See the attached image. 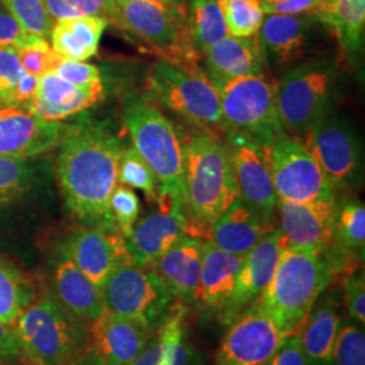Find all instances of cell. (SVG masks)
<instances>
[{
	"instance_id": "6da1fadb",
	"label": "cell",
	"mask_w": 365,
	"mask_h": 365,
	"mask_svg": "<svg viewBox=\"0 0 365 365\" xmlns=\"http://www.w3.org/2000/svg\"><path fill=\"white\" fill-rule=\"evenodd\" d=\"M57 146V180L69 212L83 227L118 230L110 197L119 184V137L105 123L84 120L63 129Z\"/></svg>"
},
{
	"instance_id": "7a4b0ae2",
	"label": "cell",
	"mask_w": 365,
	"mask_h": 365,
	"mask_svg": "<svg viewBox=\"0 0 365 365\" xmlns=\"http://www.w3.org/2000/svg\"><path fill=\"white\" fill-rule=\"evenodd\" d=\"M184 145L187 235L209 241L211 226L238 199L229 148L220 135L194 131Z\"/></svg>"
},
{
	"instance_id": "3957f363",
	"label": "cell",
	"mask_w": 365,
	"mask_h": 365,
	"mask_svg": "<svg viewBox=\"0 0 365 365\" xmlns=\"http://www.w3.org/2000/svg\"><path fill=\"white\" fill-rule=\"evenodd\" d=\"M333 282L334 274L324 252L284 249L274 279L257 302L289 337L299 334L314 304Z\"/></svg>"
},
{
	"instance_id": "277c9868",
	"label": "cell",
	"mask_w": 365,
	"mask_h": 365,
	"mask_svg": "<svg viewBox=\"0 0 365 365\" xmlns=\"http://www.w3.org/2000/svg\"><path fill=\"white\" fill-rule=\"evenodd\" d=\"M145 91L194 130L225 134L220 93L199 64L178 66L158 58L148 72Z\"/></svg>"
},
{
	"instance_id": "5b68a950",
	"label": "cell",
	"mask_w": 365,
	"mask_h": 365,
	"mask_svg": "<svg viewBox=\"0 0 365 365\" xmlns=\"http://www.w3.org/2000/svg\"><path fill=\"white\" fill-rule=\"evenodd\" d=\"M13 330L24 357L34 365H71L90 346L84 325L52 294H38Z\"/></svg>"
},
{
	"instance_id": "8992f818",
	"label": "cell",
	"mask_w": 365,
	"mask_h": 365,
	"mask_svg": "<svg viewBox=\"0 0 365 365\" xmlns=\"http://www.w3.org/2000/svg\"><path fill=\"white\" fill-rule=\"evenodd\" d=\"M122 119L133 148L155 172L158 190L184 202V145L170 118L146 93L134 92L125 101Z\"/></svg>"
},
{
	"instance_id": "52a82bcc",
	"label": "cell",
	"mask_w": 365,
	"mask_h": 365,
	"mask_svg": "<svg viewBox=\"0 0 365 365\" xmlns=\"http://www.w3.org/2000/svg\"><path fill=\"white\" fill-rule=\"evenodd\" d=\"M120 29L141 39L160 60L178 66H197L185 4L160 0H115Z\"/></svg>"
},
{
	"instance_id": "ba28073f",
	"label": "cell",
	"mask_w": 365,
	"mask_h": 365,
	"mask_svg": "<svg viewBox=\"0 0 365 365\" xmlns=\"http://www.w3.org/2000/svg\"><path fill=\"white\" fill-rule=\"evenodd\" d=\"M339 78L331 60H312L295 66L276 86V106L284 130L304 137L327 117Z\"/></svg>"
},
{
	"instance_id": "9c48e42d",
	"label": "cell",
	"mask_w": 365,
	"mask_h": 365,
	"mask_svg": "<svg viewBox=\"0 0 365 365\" xmlns=\"http://www.w3.org/2000/svg\"><path fill=\"white\" fill-rule=\"evenodd\" d=\"M215 88L225 135H241L264 148L286 131L277 113L276 86L264 75L235 78Z\"/></svg>"
},
{
	"instance_id": "30bf717a",
	"label": "cell",
	"mask_w": 365,
	"mask_h": 365,
	"mask_svg": "<svg viewBox=\"0 0 365 365\" xmlns=\"http://www.w3.org/2000/svg\"><path fill=\"white\" fill-rule=\"evenodd\" d=\"M108 310L155 334L172 306V295L150 268L122 262L102 287Z\"/></svg>"
},
{
	"instance_id": "8fae6325",
	"label": "cell",
	"mask_w": 365,
	"mask_h": 365,
	"mask_svg": "<svg viewBox=\"0 0 365 365\" xmlns=\"http://www.w3.org/2000/svg\"><path fill=\"white\" fill-rule=\"evenodd\" d=\"M262 150L277 200L295 203L336 200V191L302 140L284 131Z\"/></svg>"
},
{
	"instance_id": "7c38bea8",
	"label": "cell",
	"mask_w": 365,
	"mask_h": 365,
	"mask_svg": "<svg viewBox=\"0 0 365 365\" xmlns=\"http://www.w3.org/2000/svg\"><path fill=\"white\" fill-rule=\"evenodd\" d=\"M333 190H346L359 180L360 143L352 128L339 118H324L304 135V143Z\"/></svg>"
},
{
	"instance_id": "4fadbf2b",
	"label": "cell",
	"mask_w": 365,
	"mask_h": 365,
	"mask_svg": "<svg viewBox=\"0 0 365 365\" xmlns=\"http://www.w3.org/2000/svg\"><path fill=\"white\" fill-rule=\"evenodd\" d=\"M287 339L257 300L230 324L217 353V365H262Z\"/></svg>"
},
{
	"instance_id": "5bb4252c",
	"label": "cell",
	"mask_w": 365,
	"mask_h": 365,
	"mask_svg": "<svg viewBox=\"0 0 365 365\" xmlns=\"http://www.w3.org/2000/svg\"><path fill=\"white\" fill-rule=\"evenodd\" d=\"M286 249L325 252L334 240L337 199L309 203L277 202Z\"/></svg>"
},
{
	"instance_id": "9a60e30c",
	"label": "cell",
	"mask_w": 365,
	"mask_h": 365,
	"mask_svg": "<svg viewBox=\"0 0 365 365\" xmlns=\"http://www.w3.org/2000/svg\"><path fill=\"white\" fill-rule=\"evenodd\" d=\"M284 249V237L280 229L276 227L245 255L235 291L220 313L223 325L232 324L255 300L260 298L274 279L277 262Z\"/></svg>"
},
{
	"instance_id": "2e32d148",
	"label": "cell",
	"mask_w": 365,
	"mask_h": 365,
	"mask_svg": "<svg viewBox=\"0 0 365 365\" xmlns=\"http://www.w3.org/2000/svg\"><path fill=\"white\" fill-rule=\"evenodd\" d=\"M61 253L101 288L119 264L133 261L122 235L105 227H80L68 235Z\"/></svg>"
},
{
	"instance_id": "e0dca14e",
	"label": "cell",
	"mask_w": 365,
	"mask_h": 365,
	"mask_svg": "<svg viewBox=\"0 0 365 365\" xmlns=\"http://www.w3.org/2000/svg\"><path fill=\"white\" fill-rule=\"evenodd\" d=\"M226 144L233 164L238 197L257 212L274 218L279 200L262 148L245 137L232 134H226Z\"/></svg>"
},
{
	"instance_id": "ac0fdd59",
	"label": "cell",
	"mask_w": 365,
	"mask_h": 365,
	"mask_svg": "<svg viewBox=\"0 0 365 365\" xmlns=\"http://www.w3.org/2000/svg\"><path fill=\"white\" fill-rule=\"evenodd\" d=\"M63 129L25 108L0 107V156H42L58 145Z\"/></svg>"
},
{
	"instance_id": "d6986e66",
	"label": "cell",
	"mask_w": 365,
	"mask_h": 365,
	"mask_svg": "<svg viewBox=\"0 0 365 365\" xmlns=\"http://www.w3.org/2000/svg\"><path fill=\"white\" fill-rule=\"evenodd\" d=\"M188 220L182 209L156 211L135 222L130 235L125 238L131 260L141 267H150L168 249L187 235Z\"/></svg>"
},
{
	"instance_id": "ffe728a7",
	"label": "cell",
	"mask_w": 365,
	"mask_h": 365,
	"mask_svg": "<svg viewBox=\"0 0 365 365\" xmlns=\"http://www.w3.org/2000/svg\"><path fill=\"white\" fill-rule=\"evenodd\" d=\"M150 337L144 327L108 309L88 325L91 348L106 365H130Z\"/></svg>"
},
{
	"instance_id": "44dd1931",
	"label": "cell",
	"mask_w": 365,
	"mask_h": 365,
	"mask_svg": "<svg viewBox=\"0 0 365 365\" xmlns=\"http://www.w3.org/2000/svg\"><path fill=\"white\" fill-rule=\"evenodd\" d=\"M103 99V83L91 87H78L52 71L39 78L36 96L26 110L42 119L60 122L78 115Z\"/></svg>"
},
{
	"instance_id": "7402d4cb",
	"label": "cell",
	"mask_w": 365,
	"mask_h": 365,
	"mask_svg": "<svg viewBox=\"0 0 365 365\" xmlns=\"http://www.w3.org/2000/svg\"><path fill=\"white\" fill-rule=\"evenodd\" d=\"M315 18L306 15L265 14L256 36L264 58L277 64H291L303 58L312 39Z\"/></svg>"
},
{
	"instance_id": "603a6c76",
	"label": "cell",
	"mask_w": 365,
	"mask_h": 365,
	"mask_svg": "<svg viewBox=\"0 0 365 365\" xmlns=\"http://www.w3.org/2000/svg\"><path fill=\"white\" fill-rule=\"evenodd\" d=\"M205 241L185 235L158 257L150 267L172 298L179 302L194 299L199 284Z\"/></svg>"
},
{
	"instance_id": "cb8c5ba5",
	"label": "cell",
	"mask_w": 365,
	"mask_h": 365,
	"mask_svg": "<svg viewBox=\"0 0 365 365\" xmlns=\"http://www.w3.org/2000/svg\"><path fill=\"white\" fill-rule=\"evenodd\" d=\"M200 61L215 87L235 78L264 75V57L256 37L237 38L227 34L212 43Z\"/></svg>"
},
{
	"instance_id": "d4e9b609",
	"label": "cell",
	"mask_w": 365,
	"mask_h": 365,
	"mask_svg": "<svg viewBox=\"0 0 365 365\" xmlns=\"http://www.w3.org/2000/svg\"><path fill=\"white\" fill-rule=\"evenodd\" d=\"M53 287L56 299L83 325H90L107 309L102 288L63 253L53 268Z\"/></svg>"
},
{
	"instance_id": "484cf974",
	"label": "cell",
	"mask_w": 365,
	"mask_h": 365,
	"mask_svg": "<svg viewBox=\"0 0 365 365\" xmlns=\"http://www.w3.org/2000/svg\"><path fill=\"white\" fill-rule=\"evenodd\" d=\"M276 227L274 218L257 212L238 197L211 226L209 241L229 253L245 256Z\"/></svg>"
},
{
	"instance_id": "4316f807",
	"label": "cell",
	"mask_w": 365,
	"mask_h": 365,
	"mask_svg": "<svg viewBox=\"0 0 365 365\" xmlns=\"http://www.w3.org/2000/svg\"><path fill=\"white\" fill-rule=\"evenodd\" d=\"M244 257L205 241L199 284L192 299L197 306L221 313L235 291Z\"/></svg>"
},
{
	"instance_id": "83f0119b",
	"label": "cell",
	"mask_w": 365,
	"mask_h": 365,
	"mask_svg": "<svg viewBox=\"0 0 365 365\" xmlns=\"http://www.w3.org/2000/svg\"><path fill=\"white\" fill-rule=\"evenodd\" d=\"M108 21L98 16L57 19L53 24L49 42L61 58L87 61L96 56Z\"/></svg>"
},
{
	"instance_id": "f1b7e54d",
	"label": "cell",
	"mask_w": 365,
	"mask_h": 365,
	"mask_svg": "<svg viewBox=\"0 0 365 365\" xmlns=\"http://www.w3.org/2000/svg\"><path fill=\"white\" fill-rule=\"evenodd\" d=\"M341 325L339 306L330 297L314 304L299 331L300 344L310 365L330 364Z\"/></svg>"
},
{
	"instance_id": "f546056e",
	"label": "cell",
	"mask_w": 365,
	"mask_h": 365,
	"mask_svg": "<svg viewBox=\"0 0 365 365\" xmlns=\"http://www.w3.org/2000/svg\"><path fill=\"white\" fill-rule=\"evenodd\" d=\"M312 15L334 33L348 58H357L364 43L365 0H324Z\"/></svg>"
},
{
	"instance_id": "4dcf8cb0",
	"label": "cell",
	"mask_w": 365,
	"mask_h": 365,
	"mask_svg": "<svg viewBox=\"0 0 365 365\" xmlns=\"http://www.w3.org/2000/svg\"><path fill=\"white\" fill-rule=\"evenodd\" d=\"M39 157L0 156V214L22 205L37 190L45 170Z\"/></svg>"
},
{
	"instance_id": "1f68e13d",
	"label": "cell",
	"mask_w": 365,
	"mask_h": 365,
	"mask_svg": "<svg viewBox=\"0 0 365 365\" xmlns=\"http://www.w3.org/2000/svg\"><path fill=\"white\" fill-rule=\"evenodd\" d=\"M188 33L199 58L212 43L227 36L221 7L217 0H190L187 7Z\"/></svg>"
},
{
	"instance_id": "d6a6232c",
	"label": "cell",
	"mask_w": 365,
	"mask_h": 365,
	"mask_svg": "<svg viewBox=\"0 0 365 365\" xmlns=\"http://www.w3.org/2000/svg\"><path fill=\"white\" fill-rule=\"evenodd\" d=\"M37 295L34 283L26 274L0 257V319L13 327Z\"/></svg>"
},
{
	"instance_id": "836d02e7",
	"label": "cell",
	"mask_w": 365,
	"mask_h": 365,
	"mask_svg": "<svg viewBox=\"0 0 365 365\" xmlns=\"http://www.w3.org/2000/svg\"><path fill=\"white\" fill-rule=\"evenodd\" d=\"M354 256H364L365 207L359 200H348L339 205L336 215L334 240L331 242Z\"/></svg>"
},
{
	"instance_id": "e575fe53",
	"label": "cell",
	"mask_w": 365,
	"mask_h": 365,
	"mask_svg": "<svg viewBox=\"0 0 365 365\" xmlns=\"http://www.w3.org/2000/svg\"><path fill=\"white\" fill-rule=\"evenodd\" d=\"M227 34L237 38H253L257 36L265 11L260 0H217Z\"/></svg>"
},
{
	"instance_id": "d590c367",
	"label": "cell",
	"mask_w": 365,
	"mask_h": 365,
	"mask_svg": "<svg viewBox=\"0 0 365 365\" xmlns=\"http://www.w3.org/2000/svg\"><path fill=\"white\" fill-rule=\"evenodd\" d=\"M118 182L143 191L149 202L156 203L160 188L156 175L134 148L122 150L118 165Z\"/></svg>"
},
{
	"instance_id": "8d00e7d4",
	"label": "cell",
	"mask_w": 365,
	"mask_h": 365,
	"mask_svg": "<svg viewBox=\"0 0 365 365\" xmlns=\"http://www.w3.org/2000/svg\"><path fill=\"white\" fill-rule=\"evenodd\" d=\"M54 21L80 16L105 18L110 25L120 29L115 0H42Z\"/></svg>"
},
{
	"instance_id": "74e56055",
	"label": "cell",
	"mask_w": 365,
	"mask_h": 365,
	"mask_svg": "<svg viewBox=\"0 0 365 365\" xmlns=\"http://www.w3.org/2000/svg\"><path fill=\"white\" fill-rule=\"evenodd\" d=\"M29 34L49 42L54 19L42 0H0Z\"/></svg>"
},
{
	"instance_id": "f35d334b",
	"label": "cell",
	"mask_w": 365,
	"mask_h": 365,
	"mask_svg": "<svg viewBox=\"0 0 365 365\" xmlns=\"http://www.w3.org/2000/svg\"><path fill=\"white\" fill-rule=\"evenodd\" d=\"M329 365H365L363 327L356 324L341 325Z\"/></svg>"
},
{
	"instance_id": "ab89813d",
	"label": "cell",
	"mask_w": 365,
	"mask_h": 365,
	"mask_svg": "<svg viewBox=\"0 0 365 365\" xmlns=\"http://www.w3.org/2000/svg\"><path fill=\"white\" fill-rule=\"evenodd\" d=\"M141 206L137 194L130 187L118 184L110 197V212L118 232L123 238L130 235L133 226L138 221Z\"/></svg>"
},
{
	"instance_id": "60d3db41",
	"label": "cell",
	"mask_w": 365,
	"mask_h": 365,
	"mask_svg": "<svg viewBox=\"0 0 365 365\" xmlns=\"http://www.w3.org/2000/svg\"><path fill=\"white\" fill-rule=\"evenodd\" d=\"M18 58L22 68L29 75L34 78H42L43 75L54 71L60 56L53 51L48 41H38L33 45L18 49Z\"/></svg>"
},
{
	"instance_id": "b9f144b4",
	"label": "cell",
	"mask_w": 365,
	"mask_h": 365,
	"mask_svg": "<svg viewBox=\"0 0 365 365\" xmlns=\"http://www.w3.org/2000/svg\"><path fill=\"white\" fill-rule=\"evenodd\" d=\"M26 71L14 48H0V107H11L15 90Z\"/></svg>"
},
{
	"instance_id": "7bdbcfd3",
	"label": "cell",
	"mask_w": 365,
	"mask_h": 365,
	"mask_svg": "<svg viewBox=\"0 0 365 365\" xmlns=\"http://www.w3.org/2000/svg\"><path fill=\"white\" fill-rule=\"evenodd\" d=\"M341 279L342 300L345 312L357 325L365 324V284L364 276L357 272L345 274Z\"/></svg>"
},
{
	"instance_id": "ee69618b",
	"label": "cell",
	"mask_w": 365,
	"mask_h": 365,
	"mask_svg": "<svg viewBox=\"0 0 365 365\" xmlns=\"http://www.w3.org/2000/svg\"><path fill=\"white\" fill-rule=\"evenodd\" d=\"M53 72L78 87H91L103 83L99 68L86 61L60 58Z\"/></svg>"
},
{
	"instance_id": "f6af8a7d",
	"label": "cell",
	"mask_w": 365,
	"mask_h": 365,
	"mask_svg": "<svg viewBox=\"0 0 365 365\" xmlns=\"http://www.w3.org/2000/svg\"><path fill=\"white\" fill-rule=\"evenodd\" d=\"M42 39L29 34L0 1V48H14L18 51Z\"/></svg>"
},
{
	"instance_id": "bcb514c9",
	"label": "cell",
	"mask_w": 365,
	"mask_h": 365,
	"mask_svg": "<svg viewBox=\"0 0 365 365\" xmlns=\"http://www.w3.org/2000/svg\"><path fill=\"white\" fill-rule=\"evenodd\" d=\"M265 14L306 15L312 14L324 0H260Z\"/></svg>"
},
{
	"instance_id": "7dc6e473",
	"label": "cell",
	"mask_w": 365,
	"mask_h": 365,
	"mask_svg": "<svg viewBox=\"0 0 365 365\" xmlns=\"http://www.w3.org/2000/svg\"><path fill=\"white\" fill-rule=\"evenodd\" d=\"M274 365H310L300 344L299 334L289 336L274 353Z\"/></svg>"
},
{
	"instance_id": "c3c4849f",
	"label": "cell",
	"mask_w": 365,
	"mask_h": 365,
	"mask_svg": "<svg viewBox=\"0 0 365 365\" xmlns=\"http://www.w3.org/2000/svg\"><path fill=\"white\" fill-rule=\"evenodd\" d=\"M24 357L13 327L0 319V363L18 361Z\"/></svg>"
},
{
	"instance_id": "681fc988",
	"label": "cell",
	"mask_w": 365,
	"mask_h": 365,
	"mask_svg": "<svg viewBox=\"0 0 365 365\" xmlns=\"http://www.w3.org/2000/svg\"><path fill=\"white\" fill-rule=\"evenodd\" d=\"M155 334V337L152 334L144 349L133 360L130 365H160L163 359V344L157 331Z\"/></svg>"
},
{
	"instance_id": "f907efd6",
	"label": "cell",
	"mask_w": 365,
	"mask_h": 365,
	"mask_svg": "<svg viewBox=\"0 0 365 365\" xmlns=\"http://www.w3.org/2000/svg\"><path fill=\"white\" fill-rule=\"evenodd\" d=\"M71 365H106L105 360L96 354L91 345L78 356V359Z\"/></svg>"
},
{
	"instance_id": "816d5d0a",
	"label": "cell",
	"mask_w": 365,
	"mask_h": 365,
	"mask_svg": "<svg viewBox=\"0 0 365 365\" xmlns=\"http://www.w3.org/2000/svg\"><path fill=\"white\" fill-rule=\"evenodd\" d=\"M165 3H172V4H185V0H160Z\"/></svg>"
},
{
	"instance_id": "f5cc1de1",
	"label": "cell",
	"mask_w": 365,
	"mask_h": 365,
	"mask_svg": "<svg viewBox=\"0 0 365 365\" xmlns=\"http://www.w3.org/2000/svg\"><path fill=\"white\" fill-rule=\"evenodd\" d=\"M262 365H274V361H272V360H269V361H268V363H265V364H262Z\"/></svg>"
},
{
	"instance_id": "db71d44e",
	"label": "cell",
	"mask_w": 365,
	"mask_h": 365,
	"mask_svg": "<svg viewBox=\"0 0 365 365\" xmlns=\"http://www.w3.org/2000/svg\"><path fill=\"white\" fill-rule=\"evenodd\" d=\"M30 365H34V364H30Z\"/></svg>"
}]
</instances>
